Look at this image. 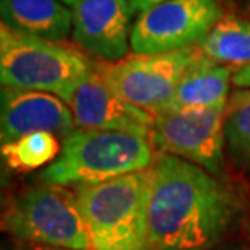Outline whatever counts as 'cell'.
Returning a JSON list of instances; mask_svg holds the SVG:
<instances>
[{"label": "cell", "mask_w": 250, "mask_h": 250, "mask_svg": "<svg viewBox=\"0 0 250 250\" xmlns=\"http://www.w3.org/2000/svg\"><path fill=\"white\" fill-rule=\"evenodd\" d=\"M130 0H83L72 7V38L80 47L117 62L128 56L132 15Z\"/></svg>", "instance_id": "10"}, {"label": "cell", "mask_w": 250, "mask_h": 250, "mask_svg": "<svg viewBox=\"0 0 250 250\" xmlns=\"http://www.w3.org/2000/svg\"><path fill=\"white\" fill-rule=\"evenodd\" d=\"M62 151V142L57 135L36 132L2 145L5 164L18 172H29L52 164Z\"/></svg>", "instance_id": "15"}, {"label": "cell", "mask_w": 250, "mask_h": 250, "mask_svg": "<svg viewBox=\"0 0 250 250\" xmlns=\"http://www.w3.org/2000/svg\"><path fill=\"white\" fill-rule=\"evenodd\" d=\"M10 250H65V249H59V247H52V246H44V244H34V242H21L10 249Z\"/></svg>", "instance_id": "18"}, {"label": "cell", "mask_w": 250, "mask_h": 250, "mask_svg": "<svg viewBox=\"0 0 250 250\" xmlns=\"http://www.w3.org/2000/svg\"><path fill=\"white\" fill-rule=\"evenodd\" d=\"M232 83L241 89H250V63L237 68L232 75Z\"/></svg>", "instance_id": "17"}, {"label": "cell", "mask_w": 250, "mask_h": 250, "mask_svg": "<svg viewBox=\"0 0 250 250\" xmlns=\"http://www.w3.org/2000/svg\"><path fill=\"white\" fill-rule=\"evenodd\" d=\"M61 2H62V3H65V5H67V7H70V8H72L73 5H77V3H80V2H83V0H61Z\"/></svg>", "instance_id": "20"}, {"label": "cell", "mask_w": 250, "mask_h": 250, "mask_svg": "<svg viewBox=\"0 0 250 250\" xmlns=\"http://www.w3.org/2000/svg\"><path fill=\"white\" fill-rule=\"evenodd\" d=\"M3 229L21 242L93 250L75 193L51 184L20 193L3 213Z\"/></svg>", "instance_id": "5"}, {"label": "cell", "mask_w": 250, "mask_h": 250, "mask_svg": "<svg viewBox=\"0 0 250 250\" xmlns=\"http://www.w3.org/2000/svg\"><path fill=\"white\" fill-rule=\"evenodd\" d=\"M75 130L77 125L72 111L56 94L2 86V145L36 132H49L63 140Z\"/></svg>", "instance_id": "11"}, {"label": "cell", "mask_w": 250, "mask_h": 250, "mask_svg": "<svg viewBox=\"0 0 250 250\" xmlns=\"http://www.w3.org/2000/svg\"><path fill=\"white\" fill-rule=\"evenodd\" d=\"M218 0H166L138 15L130 34L133 54L195 47L221 18Z\"/></svg>", "instance_id": "8"}, {"label": "cell", "mask_w": 250, "mask_h": 250, "mask_svg": "<svg viewBox=\"0 0 250 250\" xmlns=\"http://www.w3.org/2000/svg\"><path fill=\"white\" fill-rule=\"evenodd\" d=\"M154 158L151 138L145 135L77 128L62 140L59 158L39 177L44 184L59 187L93 186L146 171Z\"/></svg>", "instance_id": "2"}, {"label": "cell", "mask_w": 250, "mask_h": 250, "mask_svg": "<svg viewBox=\"0 0 250 250\" xmlns=\"http://www.w3.org/2000/svg\"><path fill=\"white\" fill-rule=\"evenodd\" d=\"M63 101L73 114L77 128L151 135L153 114L117 96L96 72V67L75 84Z\"/></svg>", "instance_id": "9"}, {"label": "cell", "mask_w": 250, "mask_h": 250, "mask_svg": "<svg viewBox=\"0 0 250 250\" xmlns=\"http://www.w3.org/2000/svg\"><path fill=\"white\" fill-rule=\"evenodd\" d=\"M0 13L3 24L47 41L72 33V8L61 0H0Z\"/></svg>", "instance_id": "13"}, {"label": "cell", "mask_w": 250, "mask_h": 250, "mask_svg": "<svg viewBox=\"0 0 250 250\" xmlns=\"http://www.w3.org/2000/svg\"><path fill=\"white\" fill-rule=\"evenodd\" d=\"M163 2H166V0H130V3H132V7L137 13H142L145 10L151 8L154 5H159Z\"/></svg>", "instance_id": "19"}, {"label": "cell", "mask_w": 250, "mask_h": 250, "mask_svg": "<svg viewBox=\"0 0 250 250\" xmlns=\"http://www.w3.org/2000/svg\"><path fill=\"white\" fill-rule=\"evenodd\" d=\"M231 82L232 75L229 67L209 61L202 54L179 82L172 99L161 112L226 106Z\"/></svg>", "instance_id": "12"}, {"label": "cell", "mask_w": 250, "mask_h": 250, "mask_svg": "<svg viewBox=\"0 0 250 250\" xmlns=\"http://www.w3.org/2000/svg\"><path fill=\"white\" fill-rule=\"evenodd\" d=\"M232 250H244V249H232Z\"/></svg>", "instance_id": "21"}, {"label": "cell", "mask_w": 250, "mask_h": 250, "mask_svg": "<svg viewBox=\"0 0 250 250\" xmlns=\"http://www.w3.org/2000/svg\"><path fill=\"white\" fill-rule=\"evenodd\" d=\"M202 54L198 46L164 54H130L117 62L96 65V72L124 101L154 116L167 106L179 82Z\"/></svg>", "instance_id": "6"}, {"label": "cell", "mask_w": 250, "mask_h": 250, "mask_svg": "<svg viewBox=\"0 0 250 250\" xmlns=\"http://www.w3.org/2000/svg\"><path fill=\"white\" fill-rule=\"evenodd\" d=\"M224 132L228 153L250 174V89L237 88L229 96Z\"/></svg>", "instance_id": "16"}, {"label": "cell", "mask_w": 250, "mask_h": 250, "mask_svg": "<svg viewBox=\"0 0 250 250\" xmlns=\"http://www.w3.org/2000/svg\"><path fill=\"white\" fill-rule=\"evenodd\" d=\"M94 67L77 49L0 24L2 86L44 91L63 99Z\"/></svg>", "instance_id": "4"}, {"label": "cell", "mask_w": 250, "mask_h": 250, "mask_svg": "<svg viewBox=\"0 0 250 250\" xmlns=\"http://www.w3.org/2000/svg\"><path fill=\"white\" fill-rule=\"evenodd\" d=\"M149 169L75 187L93 250H146Z\"/></svg>", "instance_id": "3"}, {"label": "cell", "mask_w": 250, "mask_h": 250, "mask_svg": "<svg viewBox=\"0 0 250 250\" xmlns=\"http://www.w3.org/2000/svg\"><path fill=\"white\" fill-rule=\"evenodd\" d=\"M198 49L209 61L219 65L250 63V21L234 15H224L218 20Z\"/></svg>", "instance_id": "14"}, {"label": "cell", "mask_w": 250, "mask_h": 250, "mask_svg": "<svg viewBox=\"0 0 250 250\" xmlns=\"http://www.w3.org/2000/svg\"><path fill=\"white\" fill-rule=\"evenodd\" d=\"M149 176L146 250H211L244 211L236 188L186 159L158 153Z\"/></svg>", "instance_id": "1"}, {"label": "cell", "mask_w": 250, "mask_h": 250, "mask_svg": "<svg viewBox=\"0 0 250 250\" xmlns=\"http://www.w3.org/2000/svg\"><path fill=\"white\" fill-rule=\"evenodd\" d=\"M226 106L181 109L154 116L151 143L158 153L171 154L221 176L226 148Z\"/></svg>", "instance_id": "7"}]
</instances>
